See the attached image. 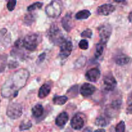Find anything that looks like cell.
<instances>
[{
    "mask_svg": "<svg viewBox=\"0 0 132 132\" xmlns=\"http://www.w3.org/2000/svg\"><path fill=\"white\" fill-rule=\"evenodd\" d=\"M94 132H106V131L104 129L100 128V129H98V130H96Z\"/></svg>",
    "mask_w": 132,
    "mask_h": 132,
    "instance_id": "obj_39",
    "label": "cell"
},
{
    "mask_svg": "<svg viewBox=\"0 0 132 132\" xmlns=\"http://www.w3.org/2000/svg\"><path fill=\"white\" fill-rule=\"evenodd\" d=\"M19 65V63L17 61H10L9 63V68L10 69H14V68H17Z\"/></svg>",
    "mask_w": 132,
    "mask_h": 132,
    "instance_id": "obj_35",
    "label": "cell"
},
{
    "mask_svg": "<svg viewBox=\"0 0 132 132\" xmlns=\"http://www.w3.org/2000/svg\"><path fill=\"white\" fill-rule=\"evenodd\" d=\"M7 61V55L3 54L0 55V73L3 72L5 69Z\"/></svg>",
    "mask_w": 132,
    "mask_h": 132,
    "instance_id": "obj_24",
    "label": "cell"
},
{
    "mask_svg": "<svg viewBox=\"0 0 132 132\" xmlns=\"http://www.w3.org/2000/svg\"><path fill=\"white\" fill-rule=\"evenodd\" d=\"M32 112L34 117L38 118V117L42 116L43 114L44 108L41 104H37L33 107V108L32 109Z\"/></svg>",
    "mask_w": 132,
    "mask_h": 132,
    "instance_id": "obj_18",
    "label": "cell"
},
{
    "mask_svg": "<svg viewBox=\"0 0 132 132\" xmlns=\"http://www.w3.org/2000/svg\"><path fill=\"white\" fill-rule=\"evenodd\" d=\"M116 10V6L112 4H103L97 9V12L101 15H108Z\"/></svg>",
    "mask_w": 132,
    "mask_h": 132,
    "instance_id": "obj_11",
    "label": "cell"
},
{
    "mask_svg": "<svg viewBox=\"0 0 132 132\" xmlns=\"http://www.w3.org/2000/svg\"><path fill=\"white\" fill-rule=\"evenodd\" d=\"M0 101H1V100H0Z\"/></svg>",
    "mask_w": 132,
    "mask_h": 132,
    "instance_id": "obj_40",
    "label": "cell"
},
{
    "mask_svg": "<svg viewBox=\"0 0 132 132\" xmlns=\"http://www.w3.org/2000/svg\"><path fill=\"white\" fill-rule=\"evenodd\" d=\"M126 112H127L128 114H132V103L128 106Z\"/></svg>",
    "mask_w": 132,
    "mask_h": 132,
    "instance_id": "obj_36",
    "label": "cell"
},
{
    "mask_svg": "<svg viewBox=\"0 0 132 132\" xmlns=\"http://www.w3.org/2000/svg\"><path fill=\"white\" fill-rule=\"evenodd\" d=\"M0 40L3 41V43H10V34L8 33V31L6 28H3L0 30Z\"/></svg>",
    "mask_w": 132,
    "mask_h": 132,
    "instance_id": "obj_19",
    "label": "cell"
},
{
    "mask_svg": "<svg viewBox=\"0 0 132 132\" xmlns=\"http://www.w3.org/2000/svg\"><path fill=\"white\" fill-rule=\"evenodd\" d=\"M122 105V101L120 99H117L112 101L110 105L108 106L105 110V114L109 118H112L116 116V113L119 110Z\"/></svg>",
    "mask_w": 132,
    "mask_h": 132,
    "instance_id": "obj_8",
    "label": "cell"
},
{
    "mask_svg": "<svg viewBox=\"0 0 132 132\" xmlns=\"http://www.w3.org/2000/svg\"><path fill=\"white\" fill-rule=\"evenodd\" d=\"M104 46L102 45L101 43L97 44L96 45V49H95V58H99V57L101 56V55L103 53V50H104Z\"/></svg>",
    "mask_w": 132,
    "mask_h": 132,
    "instance_id": "obj_27",
    "label": "cell"
},
{
    "mask_svg": "<svg viewBox=\"0 0 132 132\" xmlns=\"http://www.w3.org/2000/svg\"><path fill=\"white\" fill-rule=\"evenodd\" d=\"M15 5H16V1L15 0H10V1H8L6 7H7L8 10L9 11H12L15 9Z\"/></svg>",
    "mask_w": 132,
    "mask_h": 132,
    "instance_id": "obj_33",
    "label": "cell"
},
{
    "mask_svg": "<svg viewBox=\"0 0 132 132\" xmlns=\"http://www.w3.org/2000/svg\"><path fill=\"white\" fill-rule=\"evenodd\" d=\"M96 88L95 86L92 85V84L84 83L81 86L80 89V93L83 97H89L90 95H93L95 91H96Z\"/></svg>",
    "mask_w": 132,
    "mask_h": 132,
    "instance_id": "obj_14",
    "label": "cell"
},
{
    "mask_svg": "<svg viewBox=\"0 0 132 132\" xmlns=\"http://www.w3.org/2000/svg\"><path fill=\"white\" fill-rule=\"evenodd\" d=\"M86 62V58L85 56H81L79 58L76 60V61L74 63L75 68H82L85 65Z\"/></svg>",
    "mask_w": 132,
    "mask_h": 132,
    "instance_id": "obj_23",
    "label": "cell"
},
{
    "mask_svg": "<svg viewBox=\"0 0 132 132\" xmlns=\"http://www.w3.org/2000/svg\"><path fill=\"white\" fill-rule=\"evenodd\" d=\"M69 116L67 112H62L55 119V125L59 127H63L65 124L68 122Z\"/></svg>",
    "mask_w": 132,
    "mask_h": 132,
    "instance_id": "obj_17",
    "label": "cell"
},
{
    "mask_svg": "<svg viewBox=\"0 0 132 132\" xmlns=\"http://www.w3.org/2000/svg\"><path fill=\"white\" fill-rule=\"evenodd\" d=\"M29 76V72L24 68L15 72L3 85L1 88L2 96L5 98L18 96V92L25 85Z\"/></svg>",
    "mask_w": 132,
    "mask_h": 132,
    "instance_id": "obj_1",
    "label": "cell"
},
{
    "mask_svg": "<svg viewBox=\"0 0 132 132\" xmlns=\"http://www.w3.org/2000/svg\"><path fill=\"white\" fill-rule=\"evenodd\" d=\"M43 3L41 2H36L32 4L31 5H30L29 6H28L27 8V10L29 12L33 11V10H37V9H40L42 7Z\"/></svg>",
    "mask_w": 132,
    "mask_h": 132,
    "instance_id": "obj_29",
    "label": "cell"
},
{
    "mask_svg": "<svg viewBox=\"0 0 132 132\" xmlns=\"http://www.w3.org/2000/svg\"><path fill=\"white\" fill-rule=\"evenodd\" d=\"M23 114V107L18 103H10L6 110V115L12 119H17Z\"/></svg>",
    "mask_w": 132,
    "mask_h": 132,
    "instance_id": "obj_6",
    "label": "cell"
},
{
    "mask_svg": "<svg viewBox=\"0 0 132 132\" xmlns=\"http://www.w3.org/2000/svg\"><path fill=\"white\" fill-rule=\"evenodd\" d=\"M91 15V12L88 10H82L78 12L76 14V18L77 19H86Z\"/></svg>",
    "mask_w": 132,
    "mask_h": 132,
    "instance_id": "obj_21",
    "label": "cell"
},
{
    "mask_svg": "<svg viewBox=\"0 0 132 132\" xmlns=\"http://www.w3.org/2000/svg\"><path fill=\"white\" fill-rule=\"evenodd\" d=\"M112 32V28L111 25L108 23H105L99 27V34L100 42L99 43L101 44L103 46H105L108 43L111 34Z\"/></svg>",
    "mask_w": 132,
    "mask_h": 132,
    "instance_id": "obj_5",
    "label": "cell"
},
{
    "mask_svg": "<svg viewBox=\"0 0 132 132\" xmlns=\"http://www.w3.org/2000/svg\"><path fill=\"white\" fill-rule=\"evenodd\" d=\"M79 46L82 50H87L88 48V42L86 39H82L79 43Z\"/></svg>",
    "mask_w": 132,
    "mask_h": 132,
    "instance_id": "obj_31",
    "label": "cell"
},
{
    "mask_svg": "<svg viewBox=\"0 0 132 132\" xmlns=\"http://www.w3.org/2000/svg\"><path fill=\"white\" fill-rule=\"evenodd\" d=\"M110 121L108 119L103 117V116H99L95 120V124L96 126H100V127H105L109 124Z\"/></svg>",
    "mask_w": 132,
    "mask_h": 132,
    "instance_id": "obj_22",
    "label": "cell"
},
{
    "mask_svg": "<svg viewBox=\"0 0 132 132\" xmlns=\"http://www.w3.org/2000/svg\"><path fill=\"white\" fill-rule=\"evenodd\" d=\"M86 79L88 81L95 82L99 79L101 76V72L97 68H93L89 70L86 73Z\"/></svg>",
    "mask_w": 132,
    "mask_h": 132,
    "instance_id": "obj_12",
    "label": "cell"
},
{
    "mask_svg": "<svg viewBox=\"0 0 132 132\" xmlns=\"http://www.w3.org/2000/svg\"><path fill=\"white\" fill-rule=\"evenodd\" d=\"M61 24L63 28L67 32H70L71 30L74 27V23L72 20V14L70 13H68L63 17L61 21Z\"/></svg>",
    "mask_w": 132,
    "mask_h": 132,
    "instance_id": "obj_13",
    "label": "cell"
},
{
    "mask_svg": "<svg viewBox=\"0 0 132 132\" xmlns=\"http://www.w3.org/2000/svg\"><path fill=\"white\" fill-rule=\"evenodd\" d=\"M62 10L63 5L59 1H51L45 8V12L49 18H57L61 14Z\"/></svg>",
    "mask_w": 132,
    "mask_h": 132,
    "instance_id": "obj_4",
    "label": "cell"
},
{
    "mask_svg": "<svg viewBox=\"0 0 132 132\" xmlns=\"http://www.w3.org/2000/svg\"><path fill=\"white\" fill-rule=\"evenodd\" d=\"M41 42V37L37 34H30L24 37L23 41V46L28 51L33 52Z\"/></svg>",
    "mask_w": 132,
    "mask_h": 132,
    "instance_id": "obj_2",
    "label": "cell"
},
{
    "mask_svg": "<svg viewBox=\"0 0 132 132\" xmlns=\"http://www.w3.org/2000/svg\"><path fill=\"white\" fill-rule=\"evenodd\" d=\"M72 48H73V44H72V41L66 39L60 45L59 56L60 57L61 59H67L72 53Z\"/></svg>",
    "mask_w": 132,
    "mask_h": 132,
    "instance_id": "obj_7",
    "label": "cell"
},
{
    "mask_svg": "<svg viewBox=\"0 0 132 132\" xmlns=\"http://www.w3.org/2000/svg\"><path fill=\"white\" fill-rule=\"evenodd\" d=\"M128 20L130 22H132V12L129 14L128 15Z\"/></svg>",
    "mask_w": 132,
    "mask_h": 132,
    "instance_id": "obj_38",
    "label": "cell"
},
{
    "mask_svg": "<svg viewBox=\"0 0 132 132\" xmlns=\"http://www.w3.org/2000/svg\"><path fill=\"white\" fill-rule=\"evenodd\" d=\"M115 62L119 66H124L128 64L131 61V58L125 54H119L115 57Z\"/></svg>",
    "mask_w": 132,
    "mask_h": 132,
    "instance_id": "obj_16",
    "label": "cell"
},
{
    "mask_svg": "<svg viewBox=\"0 0 132 132\" xmlns=\"http://www.w3.org/2000/svg\"><path fill=\"white\" fill-rule=\"evenodd\" d=\"M82 132H92V129L90 127H86V128L82 131Z\"/></svg>",
    "mask_w": 132,
    "mask_h": 132,
    "instance_id": "obj_37",
    "label": "cell"
},
{
    "mask_svg": "<svg viewBox=\"0 0 132 132\" xmlns=\"http://www.w3.org/2000/svg\"><path fill=\"white\" fill-rule=\"evenodd\" d=\"M68 101V97L65 95L55 96L53 98V103L56 105H63Z\"/></svg>",
    "mask_w": 132,
    "mask_h": 132,
    "instance_id": "obj_20",
    "label": "cell"
},
{
    "mask_svg": "<svg viewBox=\"0 0 132 132\" xmlns=\"http://www.w3.org/2000/svg\"><path fill=\"white\" fill-rule=\"evenodd\" d=\"M52 82H47L41 86L38 92V97L40 99H43L49 95L52 90Z\"/></svg>",
    "mask_w": 132,
    "mask_h": 132,
    "instance_id": "obj_15",
    "label": "cell"
},
{
    "mask_svg": "<svg viewBox=\"0 0 132 132\" xmlns=\"http://www.w3.org/2000/svg\"><path fill=\"white\" fill-rule=\"evenodd\" d=\"M45 57H46V54H45V52H43L42 53V54H40L38 56V57H37V61H36V63H37V64H41V63H42L43 62L45 61Z\"/></svg>",
    "mask_w": 132,
    "mask_h": 132,
    "instance_id": "obj_34",
    "label": "cell"
},
{
    "mask_svg": "<svg viewBox=\"0 0 132 132\" xmlns=\"http://www.w3.org/2000/svg\"><path fill=\"white\" fill-rule=\"evenodd\" d=\"M117 82L113 75L111 73L105 75L103 78V85L104 88L107 92H112L114 90L117 86Z\"/></svg>",
    "mask_w": 132,
    "mask_h": 132,
    "instance_id": "obj_10",
    "label": "cell"
},
{
    "mask_svg": "<svg viewBox=\"0 0 132 132\" xmlns=\"http://www.w3.org/2000/svg\"><path fill=\"white\" fill-rule=\"evenodd\" d=\"M35 17L33 14H28L24 15V23L26 25H31L34 22Z\"/></svg>",
    "mask_w": 132,
    "mask_h": 132,
    "instance_id": "obj_25",
    "label": "cell"
},
{
    "mask_svg": "<svg viewBox=\"0 0 132 132\" xmlns=\"http://www.w3.org/2000/svg\"><path fill=\"white\" fill-rule=\"evenodd\" d=\"M126 125L123 121H121L117 124L116 127V132H125Z\"/></svg>",
    "mask_w": 132,
    "mask_h": 132,
    "instance_id": "obj_30",
    "label": "cell"
},
{
    "mask_svg": "<svg viewBox=\"0 0 132 132\" xmlns=\"http://www.w3.org/2000/svg\"><path fill=\"white\" fill-rule=\"evenodd\" d=\"M77 94H78V85H74L72 86L67 92V95L72 97L77 96Z\"/></svg>",
    "mask_w": 132,
    "mask_h": 132,
    "instance_id": "obj_26",
    "label": "cell"
},
{
    "mask_svg": "<svg viewBox=\"0 0 132 132\" xmlns=\"http://www.w3.org/2000/svg\"><path fill=\"white\" fill-rule=\"evenodd\" d=\"M48 36L49 40L55 45L60 46L66 40L61 30L58 28L57 26L55 24H52L50 27L48 31Z\"/></svg>",
    "mask_w": 132,
    "mask_h": 132,
    "instance_id": "obj_3",
    "label": "cell"
},
{
    "mask_svg": "<svg viewBox=\"0 0 132 132\" xmlns=\"http://www.w3.org/2000/svg\"><path fill=\"white\" fill-rule=\"evenodd\" d=\"M32 126V122L30 121H23L21 123L19 126V130L21 131H24V130H27L30 128Z\"/></svg>",
    "mask_w": 132,
    "mask_h": 132,
    "instance_id": "obj_28",
    "label": "cell"
},
{
    "mask_svg": "<svg viewBox=\"0 0 132 132\" xmlns=\"http://www.w3.org/2000/svg\"><path fill=\"white\" fill-rule=\"evenodd\" d=\"M85 121H86V117L85 115L81 113H78L75 115L71 120V126L74 130H81L85 125Z\"/></svg>",
    "mask_w": 132,
    "mask_h": 132,
    "instance_id": "obj_9",
    "label": "cell"
},
{
    "mask_svg": "<svg viewBox=\"0 0 132 132\" xmlns=\"http://www.w3.org/2000/svg\"><path fill=\"white\" fill-rule=\"evenodd\" d=\"M81 37H87V38H90L92 36V30L90 28H87L85 30H84L82 33L81 34Z\"/></svg>",
    "mask_w": 132,
    "mask_h": 132,
    "instance_id": "obj_32",
    "label": "cell"
}]
</instances>
